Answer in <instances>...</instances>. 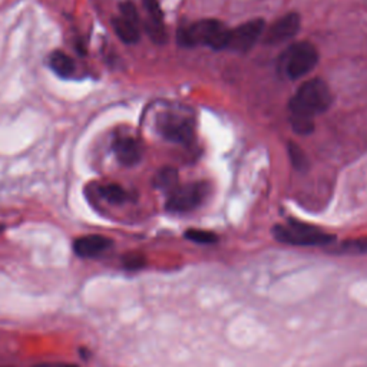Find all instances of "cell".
Here are the masks:
<instances>
[{
    "mask_svg": "<svg viewBox=\"0 0 367 367\" xmlns=\"http://www.w3.org/2000/svg\"><path fill=\"white\" fill-rule=\"evenodd\" d=\"M333 102V95L328 85L321 79L306 81L290 99V118L314 119L326 112Z\"/></svg>",
    "mask_w": 367,
    "mask_h": 367,
    "instance_id": "1",
    "label": "cell"
},
{
    "mask_svg": "<svg viewBox=\"0 0 367 367\" xmlns=\"http://www.w3.org/2000/svg\"><path fill=\"white\" fill-rule=\"evenodd\" d=\"M229 29L220 20L204 19L181 27L178 30V44L182 46H208L214 51L227 49Z\"/></svg>",
    "mask_w": 367,
    "mask_h": 367,
    "instance_id": "2",
    "label": "cell"
},
{
    "mask_svg": "<svg viewBox=\"0 0 367 367\" xmlns=\"http://www.w3.org/2000/svg\"><path fill=\"white\" fill-rule=\"evenodd\" d=\"M273 236L279 243L295 247H323L336 240L333 234L295 220L276 225L273 228Z\"/></svg>",
    "mask_w": 367,
    "mask_h": 367,
    "instance_id": "3",
    "label": "cell"
},
{
    "mask_svg": "<svg viewBox=\"0 0 367 367\" xmlns=\"http://www.w3.org/2000/svg\"><path fill=\"white\" fill-rule=\"evenodd\" d=\"M319 62V52L310 42H295L280 56L279 69L287 79L295 81L309 75Z\"/></svg>",
    "mask_w": 367,
    "mask_h": 367,
    "instance_id": "4",
    "label": "cell"
},
{
    "mask_svg": "<svg viewBox=\"0 0 367 367\" xmlns=\"http://www.w3.org/2000/svg\"><path fill=\"white\" fill-rule=\"evenodd\" d=\"M210 184L204 181L191 182L185 185H178L168 194L165 208L170 213L182 214L189 213L201 206L208 194H210Z\"/></svg>",
    "mask_w": 367,
    "mask_h": 367,
    "instance_id": "5",
    "label": "cell"
},
{
    "mask_svg": "<svg viewBox=\"0 0 367 367\" xmlns=\"http://www.w3.org/2000/svg\"><path fill=\"white\" fill-rule=\"evenodd\" d=\"M265 32V22L262 19H253L236 29L229 30L227 49L239 53L250 52Z\"/></svg>",
    "mask_w": 367,
    "mask_h": 367,
    "instance_id": "6",
    "label": "cell"
},
{
    "mask_svg": "<svg viewBox=\"0 0 367 367\" xmlns=\"http://www.w3.org/2000/svg\"><path fill=\"white\" fill-rule=\"evenodd\" d=\"M158 131L161 135L175 144L189 145L195 137L194 122L181 115L165 114L158 119Z\"/></svg>",
    "mask_w": 367,
    "mask_h": 367,
    "instance_id": "7",
    "label": "cell"
},
{
    "mask_svg": "<svg viewBox=\"0 0 367 367\" xmlns=\"http://www.w3.org/2000/svg\"><path fill=\"white\" fill-rule=\"evenodd\" d=\"M116 36L126 45L137 44L141 38L140 13L132 2L121 5V15L112 22Z\"/></svg>",
    "mask_w": 367,
    "mask_h": 367,
    "instance_id": "8",
    "label": "cell"
},
{
    "mask_svg": "<svg viewBox=\"0 0 367 367\" xmlns=\"http://www.w3.org/2000/svg\"><path fill=\"white\" fill-rule=\"evenodd\" d=\"M302 26V19L297 13H287L277 19L264 32V42L267 45H280L293 39Z\"/></svg>",
    "mask_w": 367,
    "mask_h": 367,
    "instance_id": "9",
    "label": "cell"
},
{
    "mask_svg": "<svg viewBox=\"0 0 367 367\" xmlns=\"http://www.w3.org/2000/svg\"><path fill=\"white\" fill-rule=\"evenodd\" d=\"M142 4L147 12V19L144 22L145 32L152 42L164 44L166 41V30L159 0H142Z\"/></svg>",
    "mask_w": 367,
    "mask_h": 367,
    "instance_id": "10",
    "label": "cell"
},
{
    "mask_svg": "<svg viewBox=\"0 0 367 367\" xmlns=\"http://www.w3.org/2000/svg\"><path fill=\"white\" fill-rule=\"evenodd\" d=\"M111 247H112V240L101 234H89V236L79 237L74 244V250L76 255L82 258L98 257L102 253L108 251Z\"/></svg>",
    "mask_w": 367,
    "mask_h": 367,
    "instance_id": "11",
    "label": "cell"
},
{
    "mask_svg": "<svg viewBox=\"0 0 367 367\" xmlns=\"http://www.w3.org/2000/svg\"><path fill=\"white\" fill-rule=\"evenodd\" d=\"M114 151L118 161L125 166L137 165L142 159V148L135 138L121 137L114 142Z\"/></svg>",
    "mask_w": 367,
    "mask_h": 367,
    "instance_id": "12",
    "label": "cell"
},
{
    "mask_svg": "<svg viewBox=\"0 0 367 367\" xmlns=\"http://www.w3.org/2000/svg\"><path fill=\"white\" fill-rule=\"evenodd\" d=\"M49 68L60 78H71L75 72L74 59L62 51H55L49 55L48 59Z\"/></svg>",
    "mask_w": 367,
    "mask_h": 367,
    "instance_id": "13",
    "label": "cell"
},
{
    "mask_svg": "<svg viewBox=\"0 0 367 367\" xmlns=\"http://www.w3.org/2000/svg\"><path fill=\"white\" fill-rule=\"evenodd\" d=\"M154 185L158 189H162L165 192H171L180 185V174L175 168H171V166H166V168H162L154 180Z\"/></svg>",
    "mask_w": 367,
    "mask_h": 367,
    "instance_id": "14",
    "label": "cell"
},
{
    "mask_svg": "<svg viewBox=\"0 0 367 367\" xmlns=\"http://www.w3.org/2000/svg\"><path fill=\"white\" fill-rule=\"evenodd\" d=\"M185 239L195 243V244H215L218 243V236L213 231H207V229H198V228H191L185 231Z\"/></svg>",
    "mask_w": 367,
    "mask_h": 367,
    "instance_id": "15",
    "label": "cell"
},
{
    "mask_svg": "<svg viewBox=\"0 0 367 367\" xmlns=\"http://www.w3.org/2000/svg\"><path fill=\"white\" fill-rule=\"evenodd\" d=\"M101 195L111 204H124L128 199L126 191L118 184H108L99 189Z\"/></svg>",
    "mask_w": 367,
    "mask_h": 367,
    "instance_id": "16",
    "label": "cell"
},
{
    "mask_svg": "<svg viewBox=\"0 0 367 367\" xmlns=\"http://www.w3.org/2000/svg\"><path fill=\"white\" fill-rule=\"evenodd\" d=\"M288 158L291 161V165L297 171H306L309 168V159L305 151L300 148L297 144L290 142L288 144Z\"/></svg>",
    "mask_w": 367,
    "mask_h": 367,
    "instance_id": "17",
    "label": "cell"
},
{
    "mask_svg": "<svg viewBox=\"0 0 367 367\" xmlns=\"http://www.w3.org/2000/svg\"><path fill=\"white\" fill-rule=\"evenodd\" d=\"M122 264L129 272H138L147 265V258L140 253H129V254L124 255Z\"/></svg>",
    "mask_w": 367,
    "mask_h": 367,
    "instance_id": "18",
    "label": "cell"
},
{
    "mask_svg": "<svg viewBox=\"0 0 367 367\" xmlns=\"http://www.w3.org/2000/svg\"><path fill=\"white\" fill-rule=\"evenodd\" d=\"M340 251L352 253V254H367V237H361L357 240H347L340 247Z\"/></svg>",
    "mask_w": 367,
    "mask_h": 367,
    "instance_id": "19",
    "label": "cell"
},
{
    "mask_svg": "<svg viewBox=\"0 0 367 367\" xmlns=\"http://www.w3.org/2000/svg\"><path fill=\"white\" fill-rule=\"evenodd\" d=\"M65 367H78V366H74V364H72V366H65Z\"/></svg>",
    "mask_w": 367,
    "mask_h": 367,
    "instance_id": "20",
    "label": "cell"
}]
</instances>
